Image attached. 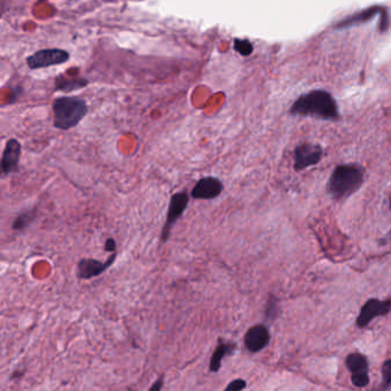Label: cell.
<instances>
[{
    "label": "cell",
    "instance_id": "obj_1",
    "mask_svg": "<svg viewBox=\"0 0 391 391\" xmlns=\"http://www.w3.org/2000/svg\"><path fill=\"white\" fill-rule=\"evenodd\" d=\"M290 115L313 117L322 121H338L340 109L335 99L325 90H313L304 93L294 101Z\"/></svg>",
    "mask_w": 391,
    "mask_h": 391
},
{
    "label": "cell",
    "instance_id": "obj_2",
    "mask_svg": "<svg viewBox=\"0 0 391 391\" xmlns=\"http://www.w3.org/2000/svg\"><path fill=\"white\" fill-rule=\"evenodd\" d=\"M365 172L362 165L356 163L339 165L329 178L327 191L336 201L345 200L362 188Z\"/></svg>",
    "mask_w": 391,
    "mask_h": 391
},
{
    "label": "cell",
    "instance_id": "obj_3",
    "mask_svg": "<svg viewBox=\"0 0 391 391\" xmlns=\"http://www.w3.org/2000/svg\"><path fill=\"white\" fill-rule=\"evenodd\" d=\"M53 125L59 130L75 128L89 113V106L78 97H60L53 101Z\"/></svg>",
    "mask_w": 391,
    "mask_h": 391
},
{
    "label": "cell",
    "instance_id": "obj_4",
    "mask_svg": "<svg viewBox=\"0 0 391 391\" xmlns=\"http://www.w3.org/2000/svg\"><path fill=\"white\" fill-rule=\"evenodd\" d=\"M344 365L350 373V380L356 388H366L371 383L369 363L362 352H350L345 357Z\"/></svg>",
    "mask_w": 391,
    "mask_h": 391
},
{
    "label": "cell",
    "instance_id": "obj_5",
    "mask_svg": "<svg viewBox=\"0 0 391 391\" xmlns=\"http://www.w3.org/2000/svg\"><path fill=\"white\" fill-rule=\"evenodd\" d=\"M70 59L69 53L61 49H40L28 56L26 65L31 70L43 69L49 67L59 66L68 63Z\"/></svg>",
    "mask_w": 391,
    "mask_h": 391
},
{
    "label": "cell",
    "instance_id": "obj_6",
    "mask_svg": "<svg viewBox=\"0 0 391 391\" xmlns=\"http://www.w3.org/2000/svg\"><path fill=\"white\" fill-rule=\"evenodd\" d=\"M188 202H190V195L188 194L186 191L178 192L176 194L172 195V199H170V203H169L165 226L162 228V244L168 242L170 234H172V227H174V224L177 223V220L184 215Z\"/></svg>",
    "mask_w": 391,
    "mask_h": 391
},
{
    "label": "cell",
    "instance_id": "obj_7",
    "mask_svg": "<svg viewBox=\"0 0 391 391\" xmlns=\"http://www.w3.org/2000/svg\"><path fill=\"white\" fill-rule=\"evenodd\" d=\"M391 313V299H369L363 304L356 319V325L358 328H365L378 317H385Z\"/></svg>",
    "mask_w": 391,
    "mask_h": 391
},
{
    "label": "cell",
    "instance_id": "obj_8",
    "mask_svg": "<svg viewBox=\"0 0 391 391\" xmlns=\"http://www.w3.org/2000/svg\"><path fill=\"white\" fill-rule=\"evenodd\" d=\"M324 156V149L319 144L304 142L297 146L294 151V168L296 172H302L306 169L318 165Z\"/></svg>",
    "mask_w": 391,
    "mask_h": 391
},
{
    "label": "cell",
    "instance_id": "obj_9",
    "mask_svg": "<svg viewBox=\"0 0 391 391\" xmlns=\"http://www.w3.org/2000/svg\"><path fill=\"white\" fill-rule=\"evenodd\" d=\"M117 253H114L107 258L106 262L94 260V258H82L77 264V278L81 280H90L101 276L116 260Z\"/></svg>",
    "mask_w": 391,
    "mask_h": 391
},
{
    "label": "cell",
    "instance_id": "obj_10",
    "mask_svg": "<svg viewBox=\"0 0 391 391\" xmlns=\"http://www.w3.org/2000/svg\"><path fill=\"white\" fill-rule=\"evenodd\" d=\"M271 341L269 327L264 324L251 326L244 334V343L250 353H257L267 348Z\"/></svg>",
    "mask_w": 391,
    "mask_h": 391
},
{
    "label": "cell",
    "instance_id": "obj_11",
    "mask_svg": "<svg viewBox=\"0 0 391 391\" xmlns=\"http://www.w3.org/2000/svg\"><path fill=\"white\" fill-rule=\"evenodd\" d=\"M224 191V184L216 177H204L197 181L192 190L191 197L195 200H214Z\"/></svg>",
    "mask_w": 391,
    "mask_h": 391
},
{
    "label": "cell",
    "instance_id": "obj_12",
    "mask_svg": "<svg viewBox=\"0 0 391 391\" xmlns=\"http://www.w3.org/2000/svg\"><path fill=\"white\" fill-rule=\"evenodd\" d=\"M22 154V146L17 139H8L3 148V158H1V172L3 176L17 172Z\"/></svg>",
    "mask_w": 391,
    "mask_h": 391
},
{
    "label": "cell",
    "instance_id": "obj_13",
    "mask_svg": "<svg viewBox=\"0 0 391 391\" xmlns=\"http://www.w3.org/2000/svg\"><path fill=\"white\" fill-rule=\"evenodd\" d=\"M385 10H387V7L381 6V5L367 7L365 10H359L357 13L344 17L338 24H334V28L338 30L348 29L351 26L367 24L369 21L373 20L376 15H381Z\"/></svg>",
    "mask_w": 391,
    "mask_h": 391
},
{
    "label": "cell",
    "instance_id": "obj_14",
    "mask_svg": "<svg viewBox=\"0 0 391 391\" xmlns=\"http://www.w3.org/2000/svg\"><path fill=\"white\" fill-rule=\"evenodd\" d=\"M237 348V343L235 342L218 339L217 347L215 349L214 353L211 356L210 363H209V371L213 372V373H217L222 367L224 358L227 356L233 355Z\"/></svg>",
    "mask_w": 391,
    "mask_h": 391
},
{
    "label": "cell",
    "instance_id": "obj_15",
    "mask_svg": "<svg viewBox=\"0 0 391 391\" xmlns=\"http://www.w3.org/2000/svg\"><path fill=\"white\" fill-rule=\"evenodd\" d=\"M90 81L85 77L81 76H66L65 74L56 76L54 81L56 91H63V92L70 93L78 90L85 89L89 85Z\"/></svg>",
    "mask_w": 391,
    "mask_h": 391
},
{
    "label": "cell",
    "instance_id": "obj_16",
    "mask_svg": "<svg viewBox=\"0 0 391 391\" xmlns=\"http://www.w3.org/2000/svg\"><path fill=\"white\" fill-rule=\"evenodd\" d=\"M279 299L274 295H269V299H267V306H265V310H264L265 320L269 322H273L279 317Z\"/></svg>",
    "mask_w": 391,
    "mask_h": 391
},
{
    "label": "cell",
    "instance_id": "obj_17",
    "mask_svg": "<svg viewBox=\"0 0 391 391\" xmlns=\"http://www.w3.org/2000/svg\"><path fill=\"white\" fill-rule=\"evenodd\" d=\"M36 210H26L22 214L19 215L13 223V230L24 231L29 226L30 224L33 223L36 219Z\"/></svg>",
    "mask_w": 391,
    "mask_h": 391
},
{
    "label": "cell",
    "instance_id": "obj_18",
    "mask_svg": "<svg viewBox=\"0 0 391 391\" xmlns=\"http://www.w3.org/2000/svg\"><path fill=\"white\" fill-rule=\"evenodd\" d=\"M391 388V358L387 359L381 366V383L373 391H389Z\"/></svg>",
    "mask_w": 391,
    "mask_h": 391
},
{
    "label": "cell",
    "instance_id": "obj_19",
    "mask_svg": "<svg viewBox=\"0 0 391 391\" xmlns=\"http://www.w3.org/2000/svg\"><path fill=\"white\" fill-rule=\"evenodd\" d=\"M233 49L235 52L239 53L242 56H251L253 52V47L249 40H240L235 38L233 40Z\"/></svg>",
    "mask_w": 391,
    "mask_h": 391
},
{
    "label": "cell",
    "instance_id": "obj_20",
    "mask_svg": "<svg viewBox=\"0 0 391 391\" xmlns=\"http://www.w3.org/2000/svg\"><path fill=\"white\" fill-rule=\"evenodd\" d=\"M247 387V381L244 378H234L226 385L224 391H244Z\"/></svg>",
    "mask_w": 391,
    "mask_h": 391
},
{
    "label": "cell",
    "instance_id": "obj_21",
    "mask_svg": "<svg viewBox=\"0 0 391 391\" xmlns=\"http://www.w3.org/2000/svg\"><path fill=\"white\" fill-rule=\"evenodd\" d=\"M163 385H165V375H161L155 380L154 383L151 385V388L148 389V391H162Z\"/></svg>",
    "mask_w": 391,
    "mask_h": 391
},
{
    "label": "cell",
    "instance_id": "obj_22",
    "mask_svg": "<svg viewBox=\"0 0 391 391\" xmlns=\"http://www.w3.org/2000/svg\"><path fill=\"white\" fill-rule=\"evenodd\" d=\"M105 250L108 251V253H116V241L113 239V238H109L106 241Z\"/></svg>",
    "mask_w": 391,
    "mask_h": 391
},
{
    "label": "cell",
    "instance_id": "obj_23",
    "mask_svg": "<svg viewBox=\"0 0 391 391\" xmlns=\"http://www.w3.org/2000/svg\"><path fill=\"white\" fill-rule=\"evenodd\" d=\"M21 92H22V88L21 86H17L15 89L12 90V97H10V103L17 101V99L20 96Z\"/></svg>",
    "mask_w": 391,
    "mask_h": 391
},
{
    "label": "cell",
    "instance_id": "obj_24",
    "mask_svg": "<svg viewBox=\"0 0 391 391\" xmlns=\"http://www.w3.org/2000/svg\"><path fill=\"white\" fill-rule=\"evenodd\" d=\"M389 201H390V202H389V206H390V209H391V197H390V200Z\"/></svg>",
    "mask_w": 391,
    "mask_h": 391
}]
</instances>
